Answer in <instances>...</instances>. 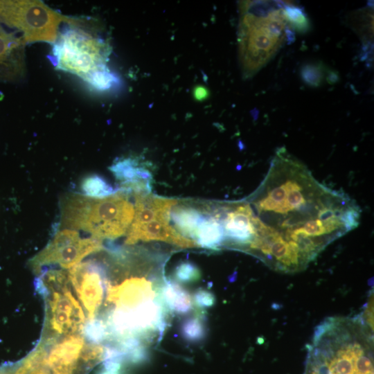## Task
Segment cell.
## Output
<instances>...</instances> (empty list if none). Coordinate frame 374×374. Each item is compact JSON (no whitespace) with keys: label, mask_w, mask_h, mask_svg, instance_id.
<instances>
[{"label":"cell","mask_w":374,"mask_h":374,"mask_svg":"<svg viewBox=\"0 0 374 374\" xmlns=\"http://www.w3.org/2000/svg\"><path fill=\"white\" fill-rule=\"evenodd\" d=\"M324 68L321 64H305L301 68V77L303 82L311 87L321 85L324 77Z\"/></svg>","instance_id":"d6986e66"},{"label":"cell","mask_w":374,"mask_h":374,"mask_svg":"<svg viewBox=\"0 0 374 374\" xmlns=\"http://www.w3.org/2000/svg\"><path fill=\"white\" fill-rule=\"evenodd\" d=\"M274 2L258 1L260 17L247 15L243 20L244 53L251 70L258 69L274 55L283 42L285 28L288 24L283 7L274 9Z\"/></svg>","instance_id":"8992f818"},{"label":"cell","mask_w":374,"mask_h":374,"mask_svg":"<svg viewBox=\"0 0 374 374\" xmlns=\"http://www.w3.org/2000/svg\"><path fill=\"white\" fill-rule=\"evenodd\" d=\"M134 216L127 233V244L139 240H159L181 246H192V241L180 235L170 222V211L177 200L155 197L146 192L134 193Z\"/></svg>","instance_id":"52a82bcc"},{"label":"cell","mask_w":374,"mask_h":374,"mask_svg":"<svg viewBox=\"0 0 374 374\" xmlns=\"http://www.w3.org/2000/svg\"><path fill=\"white\" fill-rule=\"evenodd\" d=\"M283 10L288 24L294 30L305 33L310 30V20L305 13L304 8L287 2L284 3Z\"/></svg>","instance_id":"2e32d148"},{"label":"cell","mask_w":374,"mask_h":374,"mask_svg":"<svg viewBox=\"0 0 374 374\" xmlns=\"http://www.w3.org/2000/svg\"><path fill=\"white\" fill-rule=\"evenodd\" d=\"M81 24L73 19L60 32L53 44V62L57 69L79 76L98 89H107L114 80L107 66L109 44Z\"/></svg>","instance_id":"3957f363"},{"label":"cell","mask_w":374,"mask_h":374,"mask_svg":"<svg viewBox=\"0 0 374 374\" xmlns=\"http://www.w3.org/2000/svg\"><path fill=\"white\" fill-rule=\"evenodd\" d=\"M164 298L169 307L179 313L188 312L191 306L188 295L179 286L168 283L163 290Z\"/></svg>","instance_id":"9a60e30c"},{"label":"cell","mask_w":374,"mask_h":374,"mask_svg":"<svg viewBox=\"0 0 374 374\" xmlns=\"http://www.w3.org/2000/svg\"><path fill=\"white\" fill-rule=\"evenodd\" d=\"M206 213L204 214L197 208L180 204L177 202L170 211V222L173 223L174 229L183 237L188 240L189 238L194 239L197 226Z\"/></svg>","instance_id":"5bb4252c"},{"label":"cell","mask_w":374,"mask_h":374,"mask_svg":"<svg viewBox=\"0 0 374 374\" xmlns=\"http://www.w3.org/2000/svg\"><path fill=\"white\" fill-rule=\"evenodd\" d=\"M84 195L93 197H104L115 193L114 189L107 181L98 175H91L82 183Z\"/></svg>","instance_id":"e0dca14e"},{"label":"cell","mask_w":374,"mask_h":374,"mask_svg":"<svg viewBox=\"0 0 374 374\" xmlns=\"http://www.w3.org/2000/svg\"><path fill=\"white\" fill-rule=\"evenodd\" d=\"M176 277L182 282H189L195 280L199 276L197 268L191 263H181L176 268Z\"/></svg>","instance_id":"44dd1931"},{"label":"cell","mask_w":374,"mask_h":374,"mask_svg":"<svg viewBox=\"0 0 374 374\" xmlns=\"http://www.w3.org/2000/svg\"><path fill=\"white\" fill-rule=\"evenodd\" d=\"M212 208L199 224L194 240L203 247L216 249L224 244V233L218 204Z\"/></svg>","instance_id":"4fadbf2b"},{"label":"cell","mask_w":374,"mask_h":374,"mask_svg":"<svg viewBox=\"0 0 374 374\" xmlns=\"http://www.w3.org/2000/svg\"><path fill=\"white\" fill-rule=\"evenodd\" d=\"M110 169L126 190L134 193H149L152 175L137 157L121 159L113 164Z\"/></svg>","instance_id":"7c38bea8"},{"label":"cell","mask_w":374,"mask_h":374,"mask_svg":"<svg viewBox=\"0 0 374 374\" xmlns=\"http://www.w3.org/2000/svg\"><path fill=\"white\" fill-rule=\"evenodd\" d=\"M181 332L184 337L190 341H197L204 337V326L197 319H190L186 320L181 328Z\"/></svg>","instance_id":"ffe728a7"},{"label":"cell","mask_w":374,"mask_h":374,"mask_svg":"<svg viewBox=\"0 0 374 374\" xmlns=\"http://www.w3.org/2000/svg\"><path fill=\"white\" fill-rule=\"evenodd\" d=\"M0 374H51V372L42 366H29L22 359L15 363L0 365Z\"/></svg>","instance_id":"ac0fdd59"},{"label":"cell","mask_w":374,"mask_h":374,"mask_svg":"<svg viewBox=\"0 0 374 374\" xmlns=\"http://www.w3.org/2000/svg\"><path fill=\"white\" fill-rule=\"evenodd\" d=\"M59 228L86 232L102 240L127 233L134 216V205L123 191L104 197L70 193L60 203Z\"/></svg>","instance_id":"7a4b0ae2"},{"label":"cell","mask_w":374,"mask_h":374,"mask_svg":"<svg viewBox=\"0 0 374 374\" xmlns=\"http://www.w3.org/2000/svg\"><path fill=\"white\" fill-rule=\"evenodd\" d=\"M247 202L256 230L249 252L287 274L305 269L330 243L357 227L361 216L353 199L319 182L283 147Z\"/></svg>","instance_id":"6da1fadb"},{"label":"cell","mask_w":374,"mask_h":374,"mask_svg":"<svg viewBox=\"0 0 374 374\" xmlns=\"http://www.w3.org/2000/svg\"><path fill=\"white\" fill-rule=\"evenodd\" d=\"M74 18L61 15L42 1L0 0V22L17 29L24 42L54 44L61 24Z\"/></svg>","instance_id":"5b68a950"},{"label":"cell","mask_w":374,"mask_h":374,"mask_svg":"<svg viewBox=\"0 0 374 374\" xmlns=\"http://www.w3.org/2000/svg\"><path fill=\"white\" fill-rule=\"evenodd\" d=\"M195 300L197 305L201 307L208 308L215 303L214 296L206 290H199L195 295Z\"/></svg>","instance_id":"7402d4cb"},{"label":"cell","mask_w":374,"mask_h":374,"mask_svg":"<svg viewBox=\"0 0 374 374\" xmlns=\"http://www.w3.org/2000/svg\"><path fill=\"white\" fill-rule=\"evenodd\" d=\"M67 274L87 321H93L103 296V269L96 261L89 260L67 269Z\"/></svg>","instance_id":"9c48e42d"},{"label":"cell","mask_w":374,"mask_h":374,"mask_svg":"<svg viewBox=\"0 0 374 374\" xmlns=\"http://www.w3.org/2000/svg\"><path fill=\"white\" fill-rule=\"evenodd\" d=\"M100 374H118V373L111 372L107 370L102 371Z\"/></svg>","instance_id":"cb8c5ba5"},{"label":"cell","mask_w":374,"mask_h":374,"mask_svg":"<svg viewBox=\"0 0 374 374\" xmlns=\"http://www.w3.org/2000/svg\"><path fill=\"white\" fill-rule=\"evenodd\" d=\"M326 80L329 84H335L339 80V75L337 71L330 70L328 71Z\"/></svg>","instance_id":"603a6c76"},{"label":"cell","mask_w":374,"mask_h":374,"mask_svg":"<svg viewBox=\"0 0 374 374\" xmlns=\"http://www.w3.org/2000/svg\"><path fill=\"white\" fill-rule=\"evenodd\" d=\"M37 290L44 303L41 341L84 334L87 324L85 312L69 280L67 270L48 269L37 276Z\"/></svg>","instance_id":"277c9868"},{"label":"cell","mask_w":374,"mask_h":374,"mask_svg":"<svg viewBox=\"0 0 374 374\" xmlns=\"http://www.w3.org/2000/svg\"><path fill=\"white\" fill-rule=\"evenodd\" d=\"M224 233V244L249 251L256 230L253 213L247 201L218 204Z\"/></svg>","instance_id":"30bf717a"},{"label":"cell","mask_w":374,"mask_h":374,"mask_svg":"<svg viewBox=\"0 0 374 374\" xmlns=\"http://www.w3.org/2000/svg\"><path fill=\"white\" fill-rule=\"evenodd\" d=\"M26 43L0 26V81L11 82L25 75Z\"/></svg>","instance_id":"8fae6325"},{"label":"cell","mask_w":374,"mask_h":374,"mask_svg":"<svg viewBox=\"0 0 374 374\" xmlns=\"http://www.w3.org/2000/svg\"><path fill=\"white\" fill-rule=\"evenodd\" d=\"M103 248L102 240L81 236L73 229L58 228L46 246L29 260V266L36 276L46 266L69 269Z\"/></svg>","instance_id":"ba28073f"}]
</instances>
